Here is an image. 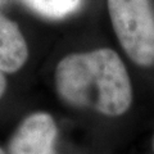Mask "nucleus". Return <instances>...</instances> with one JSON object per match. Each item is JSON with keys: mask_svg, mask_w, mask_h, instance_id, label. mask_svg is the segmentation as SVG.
Returning a JSON list of instances; mask_svg holds the SVG:
<instances>
[{"mask_svg": "<svg viewBox=\"0 0 154 154\" xmlns=\"http://www.w3.org/2000/svg\"><path fill=\"white\" fill-rule=\"evenodd\" d=\"M55 89L64 103L109 117L127 112L132 85L123 60L109 48L72 53L57 64Z\"/></svg>", "mask_w": 154, "mask_h": 154, "instance_id": "1", "label": "nucleus"}, {"mask_svg": "<svg viewBox=\"0 0 154 154\" xmlns=\"http://www.w3.org/2000/svg\"><path fill=\"white\" fill-rule=\"evenodd\" d=\"M114 33L135 64H154V5L152 0H107Z\"/></svg>", "mask_w": 154, "mask_h": 154, "instance_id": "2", "label": "nucleus"}, {"mask_svg": "<svg viewBox=\"0 0 154 154\" xmlns=\"http://www.w3.org/2000/svg\"><path fill=\"white\" fill-rule=\"evenodd\" d=\"M58 128L49 113L35 112L18 125L9 141V154H55Z\"/></svg>", "mask_w": 154, "mask_h": 154, "instance_id": "3", "label": "nucleus"}, {"mask_svg": "<svg viewBox=\"0 0 154 154\" xmlns=\"http://www.w3.org/2000/svg\"><path fill=\"white\" fill-rule=\"evenodd\" d=\"M28 46L16 22L0 13V71L14 73L26 64Z\"/></svg>", "mask_w": 154, "mask_h": 154, "instance_id": "4", "label": "nucleus"}, {"mask_svg": "<svg viewBox=\"0 0 154 154\" xmlns=\"http://www.w3.org/2000/svg\"><path fill=\"white\" fill-rule=\"evenodd\" d=\"M32 11L51 19L66 18L79 11L82 0H23Z\"/></svg>", "mask_w": 154, "mask_h": 154, "instance_id": "5", "label": "nucleus"}, {"mask_svg": "<svg viewBox=\"0 0 154 154\" xmlns=\"http://www.w3.org/2000/svg\"><path fill=\"white\" fill-rule=\"evenodd\" d=\"M5 90H7V79H5V76H4L3 72L0 71V98L4 95Z\"/></svg>", "mask_w": 154, "mask_h": 154, "instance_id": "6", "label": "nucleus"}, {"mask_svg": "<svg viewBox=\"0 0 154 154\" xmlns=\"http://www.w3.org/2000/svg\"><path fill=\"white\" fill-rule=\"evenodd\" d=\"M0 154H7V153H5V152H4V150H3V149H2V148H0Z\"/></svg>", "mask_w": 154, "mask_h": 154, "instance_id": "7", "label": "nucleus"}, {"mask_svg": "<svg viewBox=\"0 0 154 154\" xmlns=\"http://www.w3.org/2000/svg\"><path fill=\"white\" fill-rule=\"evenodd\" d=\"M153 149H154V137H153Z\"/></svg>", "mask_w": 154, "mask_h": 154, "instance_id": "8", "label": "nucleus"}]
</instances>
